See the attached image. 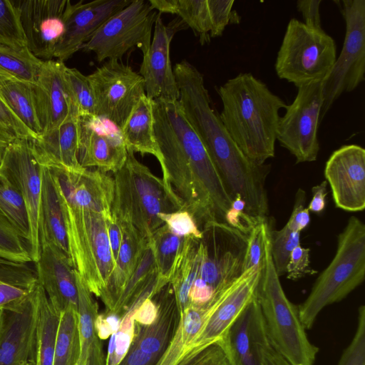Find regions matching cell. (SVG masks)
Listing matches in <instances>:
<instances>
[{"label": "cell", "instance_id": "6da1fadb", "mask_svg": "<svg viewBox=\"0 0 365 365\" xmlns=\"http://www.w3.org/2000/svg\"><path fill=\"white\" fill-rule=\"evenodd\" d=\"M154 136L163 180L197 224H226L232 200L178 101L153 100Z\"/></svg>", "mask_w": 365, "mask_h": 365}, {"label": "cell", "instance_id": "7a4b0ae2", "mask_svg": "<svg viewBox=\"0 0 365 365\" xmlns=\"http://www.w3.org/2000/svg\"><path fill=\"white\" fill-rule=\"evenodd\" d=\"M173 73L184 115L206 148L232 201L241 198L252 218L267 217L265 181L270 166L250 160L232 139L212 108L203 76L195 66L183 60L175 65Z\"/></svg>", "mask_w": 365, "mask_h": 365}, {"label": "cell", "instance_id": "3957f363", "mask_svg": "<svg viewBox=\"0 0 365 365\" xmlns=\"http://www.w3.org/2000/svg\"><path fill=\"white\" fill-rule=\"evenodd\" d=\"M217 93L222 104L220 118L242 152L258 165L273 158L284 101L251 73L228 79Z\"/></svg>", "mask_w": 365, "mask_h": 365}, {"label": "cell", "instance_id": "277c9868", "mask_svg": "<svg viewBox=\"0 0 365 365\" xmlns=\"http://www.w3.org/2000/svg\"><path fill=\"white\" fill-rule=\"evenodd\" d=\"M128 150L120 170L113 173L114 198L111 215L121 226L133 227L145 241L164 223L161 213L183 210L181 202L167 190L163 179Z\"/></svg>", "mask_w": 365, "mask_h": 365}, {"label": "cell", "instance_id": "5b68a950", "mask_svg": "<svg viewBox=\"0 0 365 365\" xmlns=\"http://www.w3.org/2000/svg\"><path fill=\"white\" fill-rule=\"evenodd\" d=\"M365 278V225L351 216L338 235L331 262L316 279L307 299L298 307L300 321L309 329L326 307L346 297Z\"/></svg>", "mask_w": 365, "mask_h": 365}, {"label": "cell", "instance_id": "8992f818", "mask_svg": "<svg viewBox=\"0 0 365 365\" xmlns=\"http://www.w3.org/2000/svg\"><path fill=\"white\" fill-rule=\"evenodd\" d=\"M256 299L268 337L291 365H314L319 351L309 340L298 307L287 297L271 255L270 235L262 263Z\"/></svg>", "mask_w": 365, "mask_h": 365}, {"label": "cell", "instance_id": "52a82bcc", "mask_svg": "<svg viewBox=\"0 0 365 365\" xmlns=\"http://www.w3.org/2000/svg\"><path fill=\"white\" fill-rule=\"evenodd\" d=\"M59 198L72 266L88 290L101 299L115 265L110 247L107 218L100 213L71 205L60 196Z\"/></svg>", "mask_w": 365, "mask_h": 365}, {"label": "cell", "instance_id": "ba28073f", "mask_svg": "<svg viewBox=\"0 0 365 365\" xmlns=\"http://www.w3.org/2000/svg\"><path fill=\"white\" fill-rule=\"evenodd\" d=\"M336 58L334 38L323 29L291 19L274 64L277 76L297 88L324 81Z\"/></svg>", "mask_w": 365, "mask_h": 365}, {"label": "cell", "instance_id": "9c48e42d", "mask_svg": "<svg viewBox=\"0 0 365 365\" xmlns=\"http://www.w3.org/2000/svg\"><path fill=\"white\" fill-rule=\"evenodd\" d=\"M158 14L148 0L131 1L106 20L81 49L94 53L99 62L119 60L134 47L145 56L150 48Z\"/></svg>", "mask_w": 365, "mask_h": 365}, {"label": "cell", "instance_id": "30bf717a", "mask_svg": "<svg viewBox=\"0 0 365 365\" xmlns=\"http://www.w3.org/2000/svg\"><path fill=\"white\" fill-rule=\"evenodd\" d=\"M339 2L346 24L345 36L342 49L323 81L320 121L342 93L354 91L364 81L365 0Z\"/></svg>", "mask_w": 365, "mask_h": 365}, {"label": "cell", "instance_id": "8fae6325", "mask_svg": "<svg viewBox=\"0 0 365 365\" xmlns=\"http://www.w3.org/2000/svg\"><path fill=\"white\" fill-rule=\"evenodd\" d=\"M323 102V81L299 86L294 101L279 118L277 140L294 156L297 163L317 158Z\"/></svg>", "mask_w": 365, "mask_h": 365}, {"label": "cell", "instance_id": "7c38bea8", "mask_svg": "<svg viewBox=\"0 0 365 365\" xmlns=\"http://www.w3.org/2000/svg\"><path fill=\"white\" fill-rule=\"evenodd\" d=\"M87 76L94 93L96 115L120 130L145 95L142 76L119 60H108Z\"/></svg>", "mask_w": 365, "mask_h": 365}, {"label": "cell", "instance_id": "4fadbf2b", "mask_svg": "<svg viewBox=\"0 0 365 365\" xmlns=\"http://www.w3.org/2000/svg\"><path fill=\"white\" fill-rule=\"evenodd\" d=\"M208 241L200 240V266L198 277L215 292L244 272L248 235L225 223H210L204 227Z\"/></svg>", "mask_w": 365, "mask_h": 365}, {"label": "cell", "instance_id": "5bb4252c", "mask_svg": "<svg viewBox=\"0 0 365 365\" xmlns=\"http://www.w3.org/2000/svg\"><path fill=\"white\" fill-rule=\"evenodd\" d=\"M30 138H15L6 148L0 173L18 189L24 200L31 229L29 249L32 261L39 258V218L42 187V165Z\"/></svg>", "mask_w": 365, "mask_h": 365}, {"label": "cell", "instance_id": "9a60e30c", "mask_svg": "<svg viewBox=\"0 0 365 365\" xmlns=\"http://www.w3.org/2000/svg\"><path fill=\"white\" fill-rule=\"evenodd\" d=\"M261 274L262 264L245 271L218 292L211 314L182 355L187 351L202 349L227 336L237 319L255 299Z\"/></svg>", "mask_w": 365, "mask_h": 365}, {"label": "cell", "instance_id": "2e32d148", "mask_svg": "<svg viewBox=\"0 0 365 365\" xmlns=\"http://www.w3.org/2000/svg\"><path fill=\"white\" fill-rule=\"evenodd\" d=\"M78 136V160L83 168L115 173L125 164L128 150L120 130L108 120L79 115Z\"/></svg>", "mask_w": 365, "mask_h": 365}, {"label": "cell", "instance_id": "e0dca14e", "mask_svg": "<svg viewBox=\"0 0 365 365\" xmlns=\"http://www.w3.org/2000/svg\"><path fill=\"white\" fill-rule=\"evenodd\" d=\"M13 2L19 11L27 48L36 58L51 60L65 30V12L68 0Z\"/></svg>", "mask_w": 365, "mask_h": 365}, {"label": "cell", "instance_id": "ac0fdd59", "mask_svg": "<svg viewBox=\"0 0 365 365\" xmlns=\"http://www.w3.org/2000/svg\"><path fill=\"white\" fill-rule=\"evenodd\" d=\"M324 177L336 207L349 212L364 210V148L350 144L334 150L326 163Z\"/></svg>", "mask_w": 365, "mask_h": 365}, {"label": "cell", "instance_id": "d6986e66", "mask_svg": "<svg viewBox=\"0 0 365 365\" xmlns=\"http://www.w3.org/2000/svg\"><path fill=\"white\" fill-rule=\"evenodd\" d=\"M160 15L158 13L155 21L150 48L143 56L139 74L143 79L148 98L178 101L179 91L171 66L170 47L175 34L185 24L181 20H175L166 26Z\"/></svg>", "mask_w": 365, "mask_h": 365}, {"label": "cell", "instance_id": "ffe728a7", "mask_svg": "<svg viewBox=\"0 0 365 365\" xmlns=\"http://www.w3.org/2000/svg\"><path fill=\"white\" fill-rule=\"evenodd\" d=\"M49 169L58 195L63 200L71 205L100 213L107 219L111 217L115 183L110 175L97 169H85L79 173Z\"/></svg>", "mask_w": 365, "mask_h": 365}, {"label": "cell", "instance_id": "44dd1931", "mask_svg": "<svg viewBox=\"0 0 365 365\" xmlns=\"http://www.w3.org/2000/svg\"><path fill=\"white\" fill-rule=\"evenodd\" d=\"M130 0H94L72 3L65 12V30L56 46L54 57L65 61L91 38L110 16L128 6Z\"/></svg>", "mask_w": 365, "mask_h": 365}, {"label": "cell", "instance_id": "7402d4cb", "mask_svg": "<svg viewBox=\"0 0 365 365\" xmlns=\"http://www.w3.org/2000/svg\"><path fill=\"white\" fill-rule=\"evenodd\" d=\"M66 68L58 60L43 61L37 80L32 84L42 134L58 128L76 108L66 82Z\"/></svg>", "mask_w": 365, "mask_h": 365}, {"label": "cell", "instance_id": "603a6c76", "mask_svg": "<svg viewBox=\"0 0 365 365\" xmlns=\"http://www.w3.org/2000/svg\"><path fill=\"white\" fill-rule=\"evenodd\" d=\"M36 264L38 282L55 311L60 314L68 307L78 309L76 274L68 255L53 243L40 240Z\"/></svg>", "mask_w": 365, "mask_h": 365}, {"label": "cell", "instance_id": "cb8c5ba5", "mask_svg": "<svg viewBox=\"0 0 365 365\" xmlns=\"http://www.w3.org/2000/svg\"><path fill=\"white\" fill-rule=\"evenodd\" d=\"M36 288L19 307L6 311L0 336V365H36Z\"/></svg>", "mask_w": 365, "mask_h": 365}, {"label": "cell", "instance_id": "d4e9b609", "mask_svg": "<svg viewBox=\"0 0 365 365\" xmlns=\"http://www.w3.org/2000/svg\"><path fill=\"white\" fill-rule=\"evenodd\" d=\"M78 116L77 109L73 108L58 128L33 140L41 165L69 173H79L86 169L78 160Z\"/></svg>", "mask_w": 365, "mask_h": 365}, {"label": "cell", "instance_id": "484cf974", "mask_svg": "<svg viewBox=\"0 0 365 365\" xmlns=\"http://www.w3.org/2000/svg\"><path fill=\"white\" fill-rule=\"evenodd\" d=\"M78 296V329L81 343V365H106L101 339L96 329V319L99 314L98 304L93 299L81 277L76 273Z\"/></svg>", "mask_w": 365, "mask_h": 365}, {"label": "cell", "instance_id": "4316f807", "mask_svg": "<svg viewBox=\"0 0 365 365\" xmlns=\"http://www.w3.org/2000/svg\"><path fill=\"white\" fill-rule=\"evenodd\" d=\"M121 228L123 238L118 256L107 290L101 298L106 312H110L115 306L138 264L145 245L149 242L143 240L132 227L121 226Z\"/></svg>", "mask_w": 365, "mask_h": 365}, {"label": "cell", "instance_id": "83f0119b", "mask_svg": "<svg viewBox=\"0 0 365 365\" xmlns=\"http://www.w3.org/2000/svg\"><path fill=\"white\" fill-rule=\"evenodd\" d=\"M53 243L69 257L63 210L51 170L42 165L39 241Z\"/></svg>", "mask_w": 365, "mask_h": 365}, {"label": "cell", "instance_id": "f1b7e54d", "mask_svg": "<svg viewBox=\"0 0 365 365\" xmlns=\"http://www.w3.org/2000/svg\"><path fill=\"white\" fill-rule=\"evenodd\" d=\"M120 132L127 150L142 155L150 154L160 160L154 136L153 100L144 95L133 109Z\"/></svg>", "mask_w": 365, "mask_h": 365}, {"label": "cell", "instance_id": "f546056e", "mask_svg": "<svg viewBox=\"0 0 365 365\" xmlns=\"http://www.w3.org/2000/svg\"><path fill=\"white\" fill-rule=\"evenodd\" d=\"M200 240L185 237L169 277V284L175 293L180 314L188 306L190 289L198 277L200 266Z\"/></svg>", "mask_w": 365, "mask_h": 365}, {"label": "cell", "instance_id": "4dcf8cb0", "mask_svg": "<svg viewBox=\"0 0 365 365\" xmlns=\"http://www.w3.org/2000/svg\"><path fill=\"white\" fill-rule=\"evenodd\" d=\"M36 294V365H53L60 314L53 308L38 282Z\"/></svg>", "mask_w": 365, "mask_h": 365}, {"label": "cell", "instance_id": "1f68e13d", "mask_svg": "<svg viewBox=\"0 0 365 365\" xmlns=\"http://www.w3.org/2000/svg\"><path fill=\"white\" fill-rule=\"evenodd\" d=\"M26 267L24 264H0V309L14 310L36 288L37 277Z\"/></svg>", "mask_w": 365, "mask_h": 365}, {"label": "cell", "instance_id": "d6a6232c", "mask_svg": "<svg viewBox=\"0 0 365 365\" xmlns=\"http://www.w3.org/2000/svg\"><path fill=\"white\" fill-rule=\"evenodd\" d=\"M0 98L38 138L42 134L32 91V84L11 79L0 86Z\"/></svg>", "mask_w": 365, "mask_h": 365}, {"label": "cell", "instance_id": "836d02e7", "mask_svg": "<svg viewBox=\"0 0 365 365\" xmlns=\"http://www.w3.org/2000/svg\"><path fill=\"white\" fill-rule=\"evenodd\" d=\"M252 302L237 319L226 336L233 365H262L253 336Z\"/></svg>", "mask_w": 365, "mask_h": 365}, {"label": "cell", "instance_id": "e575fe53", "mask_svg": "<svg viewBox=\"0 0 365 365\" xmlns=\"http://www.w3.org/2000/svg\"><path fill=\"white\" fill-rule=\"evenodd\" d=\"M81 356L78 309L60 314L53 365H76Z\"/></svg>", "mask_w": 365, "mask_h": 365}, {"label": "cell", "instance_id": "d590c367", "mask_svg": "<svg viewBox=\"0 0 365 365\" xmlns=\"http://www.w3.org/2000/svg\"><path fill=\"white\" fill-rule=\"evenodd\" d=\"M42 63L27 47L0 44V70L17 80L35 83Z\"/></svg>", "mask_w": 365, "mask_h": 365}, {"label": "cell", "instance_id": "8d00e7d4", "mask_svg": "<svg viewBox=\"0 0 365 365\" xmlns=\"http://www.w3.org/2000/svg\"><path fill=\"white\" fill-rule=\"evenodd\" d=\"M0 212L14 226L19 235L29 246L31 229L24 200L16 186L1 173Z\"/></svg>", "mask_w": 365, "mask_h": 365}, {"label": "cell", "instance_id": "74e56055", "mask_svg": "<svg viewBox=\"0 0 365 365\" xmlns=\"http://www.w3.org/2000/svg\"><path fill=\"white\" fill-rule=\"evenodd\" d=\"M184 240L185 237L175 235L165 224L158 228L151 237L157 272L168 284L173 266Z\"/></svg>", "mask_w": 365, "mask_h": 365}, {"label": "cell", "instance_id": "f35d334b", "mask_svg": "<svg viewBox=\"0 0 365 365\" xmlns=\"http://www.w3.org/2000/svg\"><path fill=\"white\" fill-rule=\"evenodd\" d=\"M175 14L199 37L202 45L210 41L212 21L207 0H176Z\"/></svg>", "mask_w": 365, "mask_h": 365}, {"label": "cell", "instance_id": "ab89813d", "mask_svg": "<svg viewBox=\"0 0 365 365\" xmlns=\"http://www.w3.org/2000/svg\"><path fill=\"white\" fill-rule=\"evenodd\" d=\"M25 242L14 226L0 212V257L18 264L33 262Z\"/></svg>", "mask_w": 365, "mask_h": 365}, {"label": "cell", "instance_id": "60d3db41", "mask_svg": "<svg viewBox=\"0 0 365 365\" xmlns=\"http://www.w3.org/2000/svg\"><path fill=\"white\" fill-rule=\"evenodd\" d=\"M252 331L262 365H291L271 343L256 297L252 303Z\"/></svg>", "mask_w": 365, "mask_h": 365}, {"label": "cell", "instance_id": "b9f144b4", "mask_svg": "<svg viewBox=\"0 0 365 365\" xmlns=\"http://www.w3.org/2000/svg\"><path fill=\"white\" fill-rule=\"evenodd\" d=\"M65 73L71 101L78 115H96L94 93L88 76L67 66Z\"/></svg>", "mask_w": 365, "mask_h": 365}, {"label": "cell", "instance_id": "7bdbcfd3", "mask_svg": "<svg viewBox=\"0 0 365 365\" xmlns=\"http://www.w3.org/2000/svg\"><path fill=\"white\" fill-rule=\"evenodd\" d=\"M0 44L27 47L19 11L13 1L0 0Z\"/></svg>", "mask_w": 365, "mask_h": 365}, {"label": "cell", "instance_id": "ee69618b", "mask_svg": "<svg viewBox=\"0 0 365 365\" xmlns=\"http://www.w3.org/2000/svg\"><path fill=\"white\" fill-rule=\"evenodd\" d=\"M271 255L277 274H286L287 265L293 249L300 245V232L290 230L286 225L281 230L270 229Z\"/></svg>", "mask_w": 365, "mask_h": 365}, {"label": "cell", "instance_id": "f6af8a7d", "mask_svg": "<svg viewBox=\"0 0 365 365\" xmlns=\"http://www.w3.org/2000/svg\"><path fill=\"white\" fill-rule=\"evenodd\" d=\"M175 365H233L226 337L195 351L185 352Z\"/></svg>", "mask_w": 365, "mask_h": 365}, {"label": "cell", "instance_id": "bcb514c9", "mask_svg": "<svg viewBox=\"0 0 365 365\" xmlns=\"http://www.w3.org/2000/svg\"><path fill=\"white\" fill-rule=\"evenodd\" d=\"M271 225L267 217L257 222L251 230L247 239L244 272L262 264Z\"/></svg>", "mask_w": 365, "mask_h": 365}, {"label": "cell", "instance_id": "7dc6e473", "mask_svg": "<svg viewBox=\"0 0 365 365\" xmlns=\"http://www.w3.org/2000/svg\"><path fill=\"white\" fill-rule=\"evenodd\" d=\"M337 365H365V307L358 310L356 332Z\"/></svg>", "mask_w": 365, "mask_h": 365}, {"label": "cell", "instance_id": "c3c4849f", "mask_svg": "<svg viewBox=\"0 0 365 365\" xmlns=\"http://www.w3.org/2000/svg\"><path fill=\"white\" fill-rule=\"evenodd\" d=\"M159 218L175 235L180 237L196 240H202L203 237V232L199 229L195 218L185 210L161 213Z\"/></svg>", "mask_w": 365, "mask_h": 365}, {"label": "cell", "instance_id": "681fc988", "mask_svg": "<svg viewBox=\"0 0 365 365\" xmlns=\"http://www.w3.org/2000/svg\"><path fill=\"white\" fill-rule=\"evenodd\" d=\"M212 30L210 38L221 36L227 25L240 24V16L233 10L234 0H207Z\"/></svg>", "mask_w": 365, "mask_h": 365}, {"label": "cell", "instance_id": "f907efd6", "mask_svg": "<svg viewBox=\"0 0 365 365\" xmlns=\"http://www.w3.org/2000/svg\"><path fill=\"white\" fill-rule=\"evenodd\" d=\"M309 249L301 245L295 247L292 251L287 265V277L292 280H297L307 274H312L317 272L310 267Z\"/></svg>", "mask_w": 365, "mask_h": 365}, {"label": "cell", "instance_id": "816d5d0a", "mask_svg": "<svg viewBox=\"0 0 365 365\" xmlns=\"http://www.w3.org/2000/svg\"><path fill=\"white\" fill-rule=\"evenodd\" d=\"M305 201V192L299 189L296 193L293 210L285 225L292 231L301 232L310 222L309 210L304 207Z\"/></svg>", "mask_w": 365, "mask_h": 365}, {"label": "cell", "instance_id": "f5cc1de1", "mask_svg": "<svg viewBox=\"0 0 365 365\" xmlns=\"http://www.w3.org/2000/svg\"><path fill=\"white\" fill-rule=\"evenodd\" d=\"M0 125L8 129L16 138H37L36 135L26 127L1 98Z\"/></svg>", "mask_w": 365, "mask_h": 365}, {"label": "cell", "instance_id": "db71d44e", "mask_svg": "<svg viewBox=\"0 0 365 365\" xmlns=\"http://www.w3.org/2000/svg\"><path fill=\"white\" fill-rule=\"evenodd\" d=\"M321 2L322 0H298L297 1V9L302 14L303 23L307 26L322 29L319 11Z\"/></svg>", "mask_w": 365, "mask_h": 365}, {"label": "cell", "instance_id": "11a10c76", "mask_svg": "<svg viewBox=\"0 0 365 365\" xmlns=\"http://www.w3.org/2000/svg\"><path fill=\"white\" fill-rule=\"evenodd\" d=\"M214 294L213 289L197 277L189 291L188 305H205L210 301Z\"/></svg>", "mask_w": 365, "mask_h": 365}, {"label": "cell", "instance_id": "9f6ffc18", "mask_svg": "<svg viewBox=\"0 0 365 365\" xmlns=\"http://www.w3.org/2000/svg\"><path fill=\"white\" fill-rule=\"evenodd\" d=\"M106 222L110 247L115 264L123 238L122 228L118 221L112 215L110 219H106Z\"/></svg>", "mask_w": 365, "mask_h": 365}, {"label": "cell", "instance_id": "6f0895ef", "mask_svg": "<svg viewBox=\"0 0 365 365\" xmlns=\"http://www.w3.org/2000/svg\"><path fill=\"white\" fill-rule=\"evenodd\" d=\"M327 186V182L324 180L312 187V197L307 207L309 212L319 213L324 210L326 205Z\"/></svg>", "mask_w": 365, "mask_h": 365}, {"label": "cell", "instance_id": "680465c9", "mask_svg": "<svg viewBox=\"0 0 365 365\" xmlns=\"http://www.w3.org/2000/svg\"><path fill=\"white\" fill-rule=\"evenodd\" d=\"M15 138L16 137L8 129L0 125V166L6 148Z\"/></svg>", "mask_w": 365, "mask_h": 365}, {"label": "cell", "instance_id": "91938a15", "mask_svg": "<svg viewBox=\"0 0 365 365\" xmlns=\"http://www.w3.org/2000/svg\"><path fill=\"white\" fill-rule=\"evenodd\" d=\"M6 321V311L0 309V336L3 332Z\"/></svg>", "mask_w": 365, "mask_h": 365}, {"label": "cell", "instance_id": "94428289", "mask_svg": "<svg viewBox=\"0 0 365 365\" xmlns=\"http://www.w3.org/2000/svg\"><path fill=\"white\" fill-rule=\"evenodd\" d=\"M76 365H81V364H80V363H79V361L76 364Z\"/></svg>", "mask_w": 365, "mask_h": 365}]
</instances>
